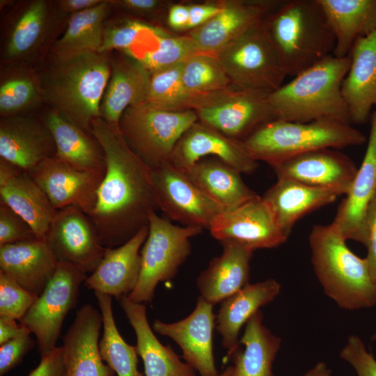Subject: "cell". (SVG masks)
<instances>
[{"mask_svg": "<svg viewBox=\"0 0 376 376\" xmlns=\"http://www.w3.org/2000/svg\"><path fill=\"white\" fill-rule=\"evenodd\" d=\"M91 132L104 151L106 171L88 216L102 244L115 248L148 226L150 213L159 209L157 198L150 169L129 147L120 130L98 117L92 120Z\"/></svg>", "mask_w": 376, "mask_h": 376, "instance_id": "1", "label": "cell"}, {"mask_svg": "<svg viewBox=\"0 0 376 376\" xmlns=\"http://www.w3.org/2000/svg\"><path fill=\"white\" fill-rule=\"evenodd\" d=\"M263 22L287 76L333 54L335 37L318 0L281 1Z\"/></svg>", "mask_w": 376, "mask_h": 376, "instance_id": "2", "label": "cell"}, {"mask_svg": "<svg viewBox=\"0 0 376 376\" xmlns=\"http://www.w3.org/2000/svg\"><path fill=\"white\" fill-rule=\"evenodd\" d=\"M350 65L349 56L330 55L269 93L275 119L300 123L331 119L351 124L341 93Z\"/></svg>", "mask_w": 376, "mask_h": 376, "instance_id": "3", "label": "cell"}, {"mask_svg": "<svg viewBox=\"0 0 376 376\" xmlns=\"http://www.w3.org/2000/svg\"><path fill=\"white\" fill-rule=\"evenodd\" d=\"M308 240L312 265L326 295L347 310L376 304V281L366 260L354 253L331 224L313 226Z\"/></svg>", "mask_w": 376, "mask_h": 376, "instance_id": "4", "label": "cell"}, {"mask_svg": "<svg viewBox=\"0 0 376 376\" xmlns=\"http://www.w3.org/2000/svg\"><path fill=\"white\" fill-rule=\"evenodd\" d=\"M107 53L90 52L54 62L41 86L42 97L54 110L83 130L100 117V104L111 75Z\"/></svg>", "mask_w": 376, "mask_h": 376, "instance_id": "5", "label": "cell"}, {"mask_svg": "<svg viewBox=\"0 0 376 376\" xmlns=\"http://www.w3.org/2000/svg\"><path fill=\"white\" fill-rule=\"evenodd\" d=\"M366 141V136L350 123L336 120L300 123L273 119L242 141L254 160L272 166L302 153L360 146Z\"/></svg>", "mask_w": 376, "mask_h": 376, "instance_id": "6", "label": "cell"}, {"mask_svg": "<svg viewBox=\"0 0 376 376\" xmlns=\"http://www.w3.org/2000/svg\"><path fill=\"white\" fill-rule=\"evenodd\" d=\"M198 226H179L152 211L148 234L141 255V272L134 290L127 295L133 301H152L159 282L175 277L191 253L190 239L202 233Z\"/></svg>", "mask_w": 376, "mask_h": 376, "instance_id": "7", "label": "cell"}, {"mask_svg": "<svg viewBox=\"0 0 376 376\" xmlns=\"http://www.w3.org/2000/svg\"><path fill=\"white\" fill-rule=\"evenodd\" d=\"M196 121L194 110L165 111L143 102L124 111L119 130L132 150L152 169L170 161L177 143Z\"/></svg>", "mask_w": 376, "mask_h": 376, "instance_id": "8", "label": "cell"}, {"mask_svg": "<svg viewBox=\"0 0 376 376\" xmlns=\"http://www.w3.org/2000/svg\"><path fill=\"white\" fill-rule=\"evenodd\" d=\"M263 22L216 54L233 85L272 93L283 84L287 74Z\"/></svg>", "mask_w": 376, "mask_h": 376, "instance_id": "9", "label": "cell"}, {"mask_svg": "<svg viewBox=\"0 0 376 376\" xmlns=\"http://www.w3.org/2000/svg\"><path fill=\"white\" fill-rule=\"evenodd\" d=\"M269 93L232 85L207 95L194 110L198 121L243 141L259 127L275 119Z\"/></svg>", "mask_w": 376, "mask_h": 376, "instance_id": "10", "label": "cell"}, {"mask_svg": "<svg viewBox=\"0 0 376 376\" xmlns=\"http://www.w3.org/2000/svg\"><path fill=\"white\" fill-rule=\"evenodd\" d=\"M86 274L77 266L58 263L45 290L19 321L36 336L40 355L57 347L63 321L77 306Z\"/></svg>", "mask_w": 376, "mask_h": 376, "instance_id": "11", "label": "cell"}, {"mask_svg": "<svg viewBox=\"0 0 376 376\" xmlns=\"http://www.w3.org/2000/svg\"><path fill=\"white\" fill-rule=\"evenodd\" d=\"M159 209L185 226L208 229L224 211L170 162L150 169Z\"/></svg>", "mask_w": 376, "mask_h": 376, "instance_id": "12", "label": "cell"}, {"mask_svg": "<svg viewBox=\"0 0 376 376\" xmlns=\"http://www.w3.org/2000/svg\"><path fill=\"white\" fill-rule=\"evenodd\" d=\"M43 240L58 263L77 266L91 274L107 250L88 216L74 206L56 211Z\"/></svg>", "mask_w": 376, "mask_h": 376, "instance_id": "13", "label": "cell"}, {"mask_svg": "<svg viewBox=\"0 0 376 376\" xmlns=\"http://www.w3.org/2000/svg\"><path fill=\"white\" fill-rule=\"evenodd\" d=\"M208 230L220 243L235 242L253 251L277 247L288 239L279 228L270 208L259 196L235 209L219 214Z\"/></svg>", "mask_w": 376, "mask_h": 376, "instance_id": "14", "label": "cell"}, {"mask_svg": "<svg viewBox=\"0 0 376 376\" xmlns=\"http://www.w3.org/2000/svg\"><path fill=\"white\" fill-rule=\"evenodd\" d=\"M277 178L346 195L358 168L346 155L332 148L320 149L283 160L272 166Z\"/></svg>", "mask_w": 376, "mask_h": 376, "instance_id": "15", "label": "cell"}, {"mask_svg": "<svg viewBox=\"0 0 376 376\" xmlns=\"http://www.w3.org/2000/svg\"><path fill=\"white\" fill-rule=\"evenodd\" d=\"M213 304L199 296L194 310L185 318L172 323L155 320L153 330L171 338L181 348L182 357L201 376H217L212 347L216 315Z\"/></svg>", "mask_w": 376, "mask_h": 376, "instance_id": "16", "label": "cell"}, {"mask_svg": "<svg viewBox=\"0 0 376 376\" xmlns=\"http://www.w3.org/2000/svg\"><path fill=\"white\" fill-rule=\"evenodd\" d=\"M29 173L56 210L74 206L87 215L95 205L104 175L77 170L55 156L43 160Z\"/></svg>", "mask_w": 376, "mask_h": 376, "instance_id": "17", "label": "cell"}, {"mask_svg": "<svg viewBox=\"0 0 376 376\" xmlns=\"http://www.w3.org/2000/svg\"><path fill=\"white\" fill-rule=\"evenodd\" d=\"M209 155L214 156L241 173H252L258 166V162L250 156L242 141L231 138L199 121L194 123L182 134L169 162L184 171Z\"/></svg>", "mask_w": 376, "mask_h": 376, "instance_id": "18", "label": "cell"}, {"mask_svg": "<svg viewBox=\"0 0 376 376\" xmlns=\"http://www.w3.org/2000/svg\"><path fill=\"white\" fill-rule=\"evenodd\" d=\"M280 0H223L222 10L198 28L187 32L202 52L216 54L261 23Z\"/></svg>", "mask_w": 376, "mask_h": 376, "instance_id": "19", "label": "cell"}, {"mask_svg": "<svg viewBox=\"0 0 376 376\" xmlns=\"http://www.w3.org/2000/svg\"><path fill=\"white\" fill-rule=\"evenodd\" d=\"M370 121V134L363 162L330 224L346 241L352 240L363 244L368 209L376 194V109Z\"/></svg>", "mask_w": 376, "mask_h": 376, "instance_id": "20", "label": "cell"}, {"mask_svg": "<svg viewBox=\"0 0 376 376\" xmlns=\"http://www.w3.org/2000/svg\"><path fill=\"white\" fill-rule=\"evenodd\" d=\"M102 317L91 304H85L75 315L63 337L66 376H113L115 373L102 359L99 336Z\"/></svg>", "mask_w": 376, "mask_h": 376, "instance_id": "21", "label": "cell"}, {"mask_svg": "<svg viewBox=\"0 0 376 376\" xmlns=\"http://www.w3.org/2000/svg\"><path fill=\"white\" fill-rule=\"evenodd\" d=\"M0 201L21 216L44 240L56 210L29 171L0 158Z\"/></svg>", "mask_w": 376, "mask_h": 376, "instance_id": "22", "label": "cell"}, {"mask_svg": "<svg viewBox=\"0 0 376 376\" xmlns=\"http://www.w3.org/2000/svg\"><path fill=\"white\" fill-rule=\"evenodd\" d=\"M350 65L343 80L341 93L350 123L363 124L376 109V30L359 38L349 54Z\"/></svg>", "mask_w": 376, "mask_h": 376, "instance_id": "23", "label": "cell"}, {"mask_svg": "<svg viewBox=\"0 0 376 376\" xmlns=\"http://www.w3.org/2000/svg\"><path fill=\"white\" fill-rule=\"evenodd\" d=\"M55 155V143L44 120L20 115L1 119V159L29 171Z\"/></svg>", "mask_w": 376, "mask_h": 376, "instance_id": "24", "label": "cell"}, {"mask_svg": "<svg viewBox=\"0 0 376 376\" xmlns=\"http://www.w3.org/2000/svg\"><path fill=\"white\" fill-rule=\"evenodd\" d=\"M148 234V226L141 228L125 244L107 249L96 267L87 276L84 285L94 292L115 297L118 301L135 288L141 272L140 249Z\"/></svg>", "mask_w": 376, "mask_h": 376, "instance_id": "25", "label": "cell"}, {"mask_svg": "<svg viewBox=\"0 0 376 376\" xmlns=\"http://www.w3.org/2000/svg\"><path fill=\"white\" fill-rule=\"evenodd\" d=\"M111 75L101 104L100 117L119 130L120 119L130 107L146 100L151 72L123 53L111 59Z\"/></svg>", "mask_w": 376, "mask_h": 376, "instance_id": "26", "label": "cell"}, {"mask_svg": "<svg viewBox=\"0 0 376 376\" xmlns=\"http://www.w3.org/2000/svg\"><path fill=\"white\" fill-rule=\"evenodd\" d=\"M221 244L222 253L212 258L196 279L200 296L213 305L221 303L249 283L253 252L235 242Z\"/></svg>", "mask_w": 376, "mask_h": 376, "instance_id": "27", "label": "cell"}, {"mask_svg": "<svg viewBox=\"0 0 376 376\" xmlns=\"http://www.w3.org/2000/svg\"><path fill=\"white\" fill-rule=\"evenodd\" d=\"M58 261L43 240L0 246V270L39 296L54 276Z\"/></svg>", "mask_w": 376, "mask_h": 376, "instance_id": "28", "label": "cell"}, {"mask_svg": "<svg viewBox=\"0 0 376 376\" xmlns=\"http://www.w3.org/2000/svg\"><path fill=\"white\" fill-rule=\"evenodd\" d=\"M118 301L134 330L145 376H196L195 370L182 362L170 345L164 346L158 340L148 323L144 304L133 301L127 295Z\"/></svg>", "mask_w": 376, "mask_h": 376, "instance_id": "29", "label": "cell"}, {"mask_svg": "<svg viewBox=\"0 0 376 376\" xmlns=\"http://www.w3.org/2000/svg\"><path fill=\"white\" fill-rule=\"evenodd\" d=\"M281 284L273 279L248 283L221 302L215 327L222 337V345L228 350L225 359L240 346L238 336L244 324L279 294Z\"/></svg>", "mask_w": 376, "mask_h": 376, "instance_id": "30", "label": "cell"}, {"mask_svg": "<svg viewBox=\"0 0 376 376\" xmlns=\"http://www.w3.org/2000/svg\"><path fill=\"white\" fill-rule=\"evenodd\" d=\"M338 196L288 178H277L262 196L282 232L288 237L296 222L305 214L329 205Z\"/></svg>", "mask_w": 376, "mask_h": 376, "instance_id": "31", "label": "cell"}, {"mask_svg": "<svg viewBox=\"0 0 376 376\" xmlns=\"http://www.w3.org/2000/svg\"><path fill=\"white\" fill-rule=\"evenodd\" d=\"M44 122L54 139L56 157L77 170L104 175V153L91 133L74 125L54 109L47 113Z\"/></svg>", "mask_w": 376, "mask_h": 376, "instance_id": "32", "label": "cell"}, {"mask_svg": "<svg viewBox=\"0 0 376 376\" xmlns=\"http://www.w3.org/2000/svg\"><path fill=\"white\" fill-rule=\"evenodd\" d=\"M183 172L224 211L258 196L244 183L240 172L217 158L201 159Z\"/></svg>", "mask_w": 376, "mask_h": 376, "instance_id": "33", "label": "cell"}, {"mask_svg": "<svg viewBox=\"0 0 376 376\" xmlns=\"http://www.w3.org/2000/svg\"><path fill=\"white\" fill-rule=\"evenodd\" d=\"M335 37L333 55L348 56L354 42L376 30V0H318Z\"/></svg>", "mask_w": 376, "mask_h": 376, "instance_id": "34", "label": "cell"}, {"mask_svg": "<svg viewBox=\"0 0 376 376\" xmlns=\"http://www.w3.org/2000/svg\"><path fill=\"white\" fill-rule=\"evenodd\" d=\"M263 315L257 311L246 323L239 346L228 357L233 366V376H274L272 366L280 349L281 339L263 323Z\"/></svg>", "mask_w": 376, "mask_h": 376, "instance_id": "35", "label": "cell"}, {"mask_svg": "<svg viewBox=\"0 0 376 376\" xmlns=\"http://www.w3.org/2000/svg\"><path fill=\"white\" fill-rule=\"evenodd\" d=\"M112 4L111 1H102L92 8L72 14L63 35L52 47L53 62L99 52L103 42L104 20Z\"/></svg>", "mask_w": 376, "mask_h": 376, "instance_id": "36", "label": "cell"}, {"mask_svg": "<svg viewBox=\"0 0 376 376\" xmlns=\"http://www.w3.org/2000/svg\"><path fill=\"white\" fill-rule=\"evenodd\" d=\"M49 3L34 0L26 3L15 18L7 37L4 56L8 61L24 59L36 51L47 36L52 22Z\"/></svg>", "mask_w": 376, "mask_h": 376, "instance_id": "37", "label": "cell"}, {"mask_svg": "<svg viewBox=\"0 0 376 376\" xmlns=\"http://www.w3.org/2000/svg\"><path fill=\"white\" fill-rule=\"evenodd\" d=\"M102 317L103 335L99 342L102 359L118 376H145L138 370L136 346L128 344L116 327L111 297L94 292Z\"/></svg>", "mask_w": 376, "mask_h": 376, "instance_id": "38", "label": "cell"}, {"mask_svg": "<svg viewBox=\"0 0 376 376\" xmlns=\"http://www.w3.org/2000/svg\"><path fill=\"white\" fill-rule=\"evenodd\" d=\"M182 63L151 73L144 103L170 111L195 110L207 95H195L184 87L181 71Z\"/></svg>", "mask_w": 376, "mask_h": 376, "instance_id": "39", "label": "cell"}, {"mask_svg": "<svg viewBox=\"0 0 376 376\" xmlns=\"http://www.w3.org/2000/svg\"><path fill=\"white\" fill-rule=\"evenodd\" d=\"M181 79L185 89L195 95L222 91L233 85L217 54L202 52L183 62Z\"/></svg>", "mask_w": 376, "mask_h": 376, "instance_id": "40", "label": "cell"}, {"mask_svg": "<svg viewBox=\"0 0 376 376\" xmlns=\"http://www.w3.org/2000/svg\"><path fill=\"white\" fill-rule=\"evenodd\" d=\"M42 88L35 78L25 74L10 76L0 85V113L2 117L19 115L42 97Z\"/></svg>", "mask_w": 376, "mask_h": 376, "instance_id": "41", "label": "cell"}, {"mask_svg": "<svg viewBox=\"0 0 376 376\" xmlns=\"http://www.w3.org/2000/svg\"><path fill=\"white\" fill-rule=\"evenodd\" d=\"M157 26L132 17L120 18L104 24L100 53L117 50L128 55L148 33Z\"/></svg>", "mask_w": 376, "mask_h": 376, "instance_id": "42", "label": "cell"}, {"mask_svg": "<svg viewBox=\"0 0 376 376\" xmlns=\"http://www.w3.org/2000/svg\"><path fill=\"white\" fill-rule=\"evenodd\" d=\"M198 52H201L187 34L177 35L173 32L162 37L156 48L139 62L152 73L182 63Z\"/></svg>", "mask_w": 376, "mask_h": 376, "instance_id": "43", "label": "cell"}, {"mask_svg": "<svg viewBox=\"0 0 376 376\" xmlns=\"http://www.w3.org/2000/svg\"><path fill=\"white\" fill-rule=\"evenodd\" d=\"M38 297L0 270V316L20 321Z\"/></svg>", "mask_w": 376, "mask_h": 376, "instance_id": "44", "label": "cell"}, {"mask_svg": "<svg viewBox=\"0 0 376 376\" xmlns=\"http://www.w3.org/2000/svg\"><path fill=\"white\" fill-rule=\"evenodd\" d=\"M37 239L31 226L0 201V246Z\"/></svg>", "mask_w": 376, "mask_h": 376, "instance_id": "45", "label": "cell"}, {"mask_svg": "<svg viewBox=\"0 0 376 376\" xmlns=\"http://www.w3.org/2000/svg\"><path fill=\"white\" fill-rule=\"evenodd\" d=\"M340 357L354 368L358 376H376V360L358 336L349 337Z\"/></svg>", "mask_w": 376, "mask_h": 376, "instance_id": "46", "label": "cell"}, {"mask_svg": "<svg viewBox=\"0 0 376 376\" xmlns=\"http://www.w3.org/2000/svg\"><path fill=\"white\" fill-rule=\"evenodd\" d=\"M35 346L30 335L12 339L0 345V376L15 368Z\"/></svg>", "mask_w": 376, "mask_h": 376, "instance_id": "47", "label": "cell"}, {"mask_svg": "<svg viewBox=\"0 0 376 376\" xmlns=\"http://www.w3.org/2000/svg\"><path fill=\"white\" fill-rule=\"evenodd\" d=\"M121 9L131 14L132 17L142 18H165L171 4L170 1L161 0H120L111 1Z\"/></svg>", "mask_w": 376, "mask_h": 376, "instance_id": "48", "label": "cell"}, {"mask_svg": "<svg viewBox=\"0 0 376 376\" xmlns=\"http://www.w3.org/2000/svg\"><path fill=\"white\" fill-rule=\"evenodd\" d=\"M367 248V261L370 272L376 281V194L368 209L365 222V243Z\"/></svg>", "mask_w": 376, "mask_h": 376, "instance_id": "49", "label": "cell"}, {"mask_svg": "<svg viewBox=\"0 0 376 376\" xmlns=\"http://www.w3.org/2000/svg\"><path fill=\"white\" fill-rule=\"evenodd\" d=\"M28 376H66L62 347L41 354L39 364Z\"/></svg>", "mask_w": 376, "mask_h": 376, "instance_id": "50", "label": "cell"}, {"mask_svg": "<svg viewBox=\"0 0 376 376\" xmlns=\"http://www.w3.org/2000/svg\"><path fill=\"white\" fill-rule=\"evenodd\" d=\"M223 4V0L188 3L189 19L187 32L208 22L222 10Z\"/></svg>", "mask_w": 376, "mask_h": 376, "instance_id": "51", "label": "cell"}, {"mask_svg": "<svg viewBox=\"0 0 376 376\" xmlns=\"http://www.w3.org/2000/svg\"><path fill=\"white\" fill-rule=\"evenodd\" d=\"M189 19L188 3H172L169 8L166 22L170 29L187 32Z\"/></svg>", "mask_w": 376, "mask_h": 376, "instance_id": "52", "label": "cell"}, {"mask_svg": "<svg viewBox=\"0 0 376 376\" xmlns=\"http://www.w3.org/2000/svg\"><path fill=\"white\" fill-rule=\"evenodd\" d=\"M10 318L0 316V345L22 336L30 335L31 331L24 324Z\"/></svg>", "mask_w": 376, "mask_h": 376, "instance_id": "53", "label": "cell"}, {"mask_svg": "<svg viewBox=\"0 0 376 376\" xmlns=\"http://www.w3.org/2000/svg\"><path fill=\"white\" fill-rule=\"evenodd\" d=\"M102 1V0H61L56 3L61 11L74 14L92 8Z\"/></svg>", "mask_w": 376, "mask_h": 376, "instance_id": "54", "label": "cell"}, {"mask_svg": "<svg viewBox=\"0 0 376 376\" xmlns=\"http://www.w3.org/2000/svg\"><path fill=\"white\" fill-rule=\"evenodd\" d=\"M301 376H331V370L324 362H318Z\"/></svg>", "mask_w": 376, "mask_h": 376, "instance_id": "55", "label": "cell"}, {"mask_svg": "<svg viewBox=\"0 0 376 376\" xmlns=\"http://www.w3.org/2000/svg\"><path fill=\"white\" fill-rule=\"evenodd\" d=\"M233 366H228L221 374L217 376H233Z\"/></svg>", "mask_w": 376, "mask_h": 376, "instance_id": "56", "label": "cell"}]
</instances>
